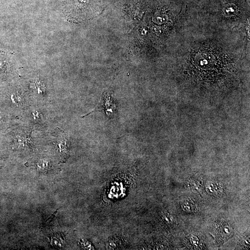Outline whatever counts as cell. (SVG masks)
Returning a JSON list of instances; mask_svg holds the SVG:
<instances>
[{"label":"cell","mask_w":250,"mask_h":250,"mask_svg":"<svg viewBox=\"0 0 250 250\" xmlns=\"http://www.w3.org/2000/svg\"><path fill=\"white\" fill-rule=\"evenodd\" d=\"M116 107V105L113 99L111 98V95L109 93L104 92L98 105L97 106L94 111L96 110L98 111L102 110L106 112L108 116L110 117L114 114Z\"/></svg>","instance_id":"1"}]
</instances>
